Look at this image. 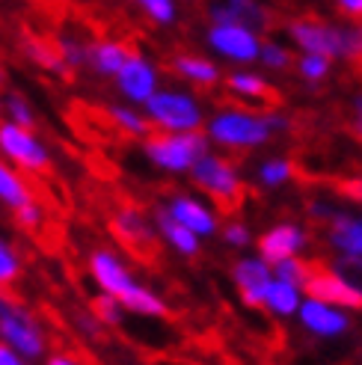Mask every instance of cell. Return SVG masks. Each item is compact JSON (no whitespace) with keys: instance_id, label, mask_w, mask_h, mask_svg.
I'll return each instance as SVG.
<instances>
[{"instance_id":"1","label":"cell","mask_w":362,"mask_h":365,"mask_svg":"<svg viewBox=\"0 0 362 365\" xmlns=\"http://www.w3.org/2000/svg\"><path fill=\"white\" fill-rule=\"evenodd\" d=\"M86 267H89V277H93L101 294L116 297L131 315H140V318H167L170 315L167 300L160 297L157 291H152L149 285H143L119 252L98 247L89 252Z\"/></svg>"},{"instance_id":"2","label":"cell","mask_w":362,"mask_h":365,"mask_svg":"<svg viewBox=\"0 0 362 365\" xmlns=\"http://www.w3.org/2000/svg\"><path fill=\"white\" fill-rule=\"evenodd\" d=\"M291 131V119L282 113H256L241 110V107H229V110H217L211 119H205V137L214 145H223L229 152H249L259 145L270 143L279 134Z\"/></svg>"},{"instance_id":"3","label":"cell","mask_w":362,"mask_h":365,"mask_svg":"<svg viewBox=\"0 0 362 365\" xmlns=\"http://www.w3.org/2000/svg\"><path fill=\"white\" fill-rule=\"evenodd\" d=\"M288 39L303 53H321L327 60H362V21L333 24L318 18H294Z\"/></svg>"},{"instance_id":"4","label":"cell","mask_w":362,"mask_h":365,"mask_svg":"<svg viewBox=\"0 0 362 365\" xmlns=\"http://www.w3.org/2000/svg\"><path fill=\"white\" fill-rule=\"evenodd\" d=\"M208 152L205 131H160L143 140V155L167 175H187L193 163Z\"/></svg>"},{"instance_id":"5","label":"cell","mask_w":362,"mask_h":365,"mask_svg":"<svg viewBox=\"0 0 362 365\" xmlns=\"http://www.w3.org/2000/svg\"><path fill=\"white\" fill-rule=\"evenodd\" d=\"M0 341L9 344L27 359H42L48 354V336L30 309L0 288Z\"/></svg>"},{"instance_id":"6","label":"cell","mask_w":362,"mask_h":365,"mask_svg":"<svg viewBox=\"0 0 362 365\" xmlns=\"http://www.w3.org/2000/svg\"><path fill=\"white\" fill-rule=\"evenodd\" d=\"M143 113L149 116L152 128L157 131H202L205 128V110L199 98H193L185 89H164L143 104Z\"/></svg>"},{"instance_id":"7","label":"cell","mask_w":362,"mask_h":365,"mask_svg":"<svg viewBox=\"0 0 362 365\" xmlns=\"http://www.w3.org/2000/svg\"><path fill=\"white\" fill-rule=\"evenodd\" d=\"M0 158L24 175H45L51 170L48 143L33 128H21L6 119H0Z\"/></svg>"},{"instance_id":"8","label":"cell","mask_w":362,"mask_h":365,"mask_svg":"<svg viewBox=\"0 0 362 365\" xmlns=\"http://www.w3.org/2000/svg\"><path fill=\"white\" fill-rule=\"evenodd\" d=\"M187 175H190V181L202 193H208L211 199H217V202H226V205L238 202V196L244 190V181H241L238 167H234L229 158L214 155L211 149L193 163V170Z\"/></svg>"},{"instance_id":"9","label":"cell","mask_w":362,"mask_h":365,"mask_svg":"<svg viewBox=\"0 0 362 365\" xmlns=\"http://www.w3.org/2000/svg\"><path fill=\"white\" fill-rule=\"evenodd\" d=\"M205 42L217 57H223L229 63H238V66L259 63V53H262V45H264L262 33L241 27V24H208Z\"/></svg>"},{"instance_id":"10","label":"cell","mask_w":362,"mask_h":365,"mask_svg":"<svg viewBox=\"0 0 362 365\" xmlns=\"http://www.w3.org/2000/svg\"><path fill=\"white\" fill-rule=\"evenodd\" d=\"M297 324L315 339H341L351 333L353 318H351V309H341L336 303L306 294V300L300 303V312H297Z\"/></svg>"},{"instance_id":"11","label":"cell","mask_w":362,"mask_h":365,"mask_svg":"<svg viewBox=\"0 0 362 365\" xmlns=\"http://www.w3.org/2000/svg\"><path fill=\"white\" fill-rule=\"evenodd\" d=\"M113 83H116L119 96L125 101L143 107L160 89V71H157V66L149 57H143V53L131 51L128 63L122 66V71L113 78Z\"/></svg>"},{"instance_id":"12","label":"cell","mask_w":362,"mask_h":365,"mask_svg":"<svg viewBox=\"0 0 362 365\" xmlns=\"http://www.w3.org/2000/svg\"><path fill=\"white\" fill-rule=\"evenodd\" d=\"M232 282L238 288V294L247 306L262 309L264 306V294L270 282H274V264L264 262L262 255H241L238 262L232 264Z\"/></svg>"},{"instance_id":"13","label":"cell","mask_w":362,"mask_h":365,"mask_svg":"<svg viewBox=\"0 0 362 365\" xmlns=\"http://www.w3.org/2000/svg\"><path fill=\"white\" fill-rule=\"evenodd\" d=\"M303 291L309 297L336 303L341 309H351V312L362 309V291L333 267L330 270H312L309 279H306V285H303Z\"/></svg>"},{"instance_id":"14","label":"cell","mask_w":362,"mask_h":365,"mask_svg":"<svg viewBox=\"0 0 362 365\" xmlns=\"http://www.w3.org/2000/svg\"><path fill=\"white\" fill-rule=\"evenodd\" d=\"M164 208L175 217V220L190 229L196 238H211V235L220 232V220H217V211L202 202V199H196V196H187V193H175L170 196Z\"/></svg>"},{"instance_id":"15","label":"cell","mask_w":362,"mask_h":365,"mask_svg":"<svg viewBox=\"0 0 362 365\" xmlns=\"http://www.w3.org/2000/svg\"><path fill=\"white\" fill-rule=\"evenodd\" d=\"M208 24H241L262 33L270 24V12L259 0H208Z\"/></svg>"},{"instance_id":"16","label":"cell","mask_w":362,"mask_h":365,"mask_svg":"<svg viewBox=\"0 0 362 365\" xmlns=\"http://www.w3.org/2000/svg\"><path fill=\"white\" fill-rule=\"evenodd\" d=\"M256 244H259L262 259L276 264L282 259L300 255L306 247H309V232H306L300 223H276V226H270Z\"/></svg>"},{"instance_id":"17","label":"cell","mask_w":362,"mask_h":365,"mask_svg":"<svg viewBox=\"0 0 362 365\" xmlns=\"http://www.w3.org/2000/svg\"><path fill=\"white\" fill-rule=\"evenodd\" d=\"M110 229H113L116 238H119L125 247H131V250H149V247L155 244V238H157L155 223H152L140 208H134V205H122V208L113 214Z\"/></svg>"},{"instance_id":"18","label":"cell","mask_w":362,"mask_h":365,"mask_svg":"<svg viewBox=\"0 0 362 365\" xmlns=\"http://www.w3.org/2000/svg\"><path fill=\"white\" fill-rule=\"evenodd\" d=\"M327 244L348 259H362V211H341L327 223Z\"/></svg>"},{"instance_id":"19","label":"cell","mask_w":362,"mask_h":365,"mask_svg":"<svg viewBox=\"0 0 362 365\" xmlns=\"http://www.w3.org/2000/svg\"><path fill=\"white\" fill-rule=\"evenodd\" d=\"M152 223H155L157 238L164 241L172 252L185 255V259H193V255H199V244H202V238H196V235H193L190 229L181 226V223L175 220V217H172L164 205H157V208H155Z\"/></svg>"},{"instance_id":"20","label":"cell","mask_w":362,"mask_h":365,"mask_svg":"<svg viewBox=\"0 0 362 365\" xmlns=\"http://www.w3.org/2000/svg\"><path fill=\"white\" fill-rule=\"evenodd\" d=\"M131 48L119 42V39H93L89 42V57H86V68L98 78H116L122 66L128 63Z\"/></svg>"},{"instance_id":"21","label":"cell","mask_w":362,"mask_h":365,"mask_svg":"<svg viewBox=\"0 0 362 365\" xmlns=\"http://www.w3.org/2000/svg\"><path fill=\"white\" fill-rule=\"evenodd\" d=\"M170 68L193 86H217L223 81V71L217 68V63L202 57V53H175L170 60Z\"/></svg>"},{"instance_id":"22","label":"cell","mask_w":362,"mask_h":365,"mask_svg":"<svg viewBox=\"0 0 362 365\" xmlns=\"http://www.w3.org/2000/svg\"><path fill=\"white\" fill-rule=\"evenodd\" d=\"M30 202H36V196H33V187H30L27 175L0 158V205L15 214V211H21Z\"/></svg>"},{"instance_id":"23","label":"cell","mask_w":362,"mask_h":365,"mask_svg":"<svg viewBox=\"0 0 362 365\" xmlns=\"http://www.w3.org/2000/svg\"><path fill=\"white\" fill-rule=\"evenodd\" d=\"M303 300H306L303 285H294V282H285V279L274 277V282H270L267 294H264L262 309H267V312L276 315V318H297Z\"/></svg>"},{"instance_id":"24","label":"cell","mask_w":362,"mask_h":365,"mask_svg":"<svg viewBox=\"0 0 362 365\" xmlns=\"http://www.w3.org/2000/svg\"><path fill=\"white\" fill-rule=\"evenodd\" d=\"M107 119H110L113 128H119V131L128 134V137L146 140L152 134V122L146 113H143V107H137V104H128V101L110 104L107 107Z\"/></svg>"},{"instance_id":"25","label":"cell","mask_w":362,"mask_h":365,"mask_svg":"<svg viewBox=\"0 0 362 365\" xmlns=\"http://www.w3.org/2000/svg\"><path fill=\"white\" fill-rule=\"evenodd\" d=\"M21 51H24V57H27L33 66H39L42 71H48V75L68 78V68H66V63L60 60L57 48H53L51 42L36 39V36H24V39H21Z\"/></svg>"},{"instance_id":"26","label":"cell","mask_w":362,"mask_h":365,"mask_svg":"<svg viewBox=\"0 0 362 365\" xmlns=\"http://www.w3.org/2000/svg\"><path fill=\"white\" fill-rule=\"evenodd\" d=\"M226 86H229L232 96L247 98V101H262V98L270 96V83L259 75V71H249V68L232 71V75L226 78Z\"/></svg>"},{"instance_id":"27","label":"cell","mask_w":362,"mask_h":365,"mask_svg":"<svg viewBox=\"0 0 362 365\" xmlns=\"http://www.w3.org/2000/svg\"><path fill=\"white\" fill-rule=\"evenodd\" d=\"M53 48H57L60 60L66 63L68 71H78V68H86V57H89V39H81L78 33H60L57 42H53Z\"/></svg>"},{"instance_id":"28","label":"cell","mask_w":362,"mask_h":365,"mask_svg":"<svg viewBox=\"0 0 362 365\" xmlns=\"http://www.w3.org/2000/svg\"><path fill=\"white\" fill-rule=\"evenodd\" d=\"M294 175H297V167H294L291 158H267V160L259 163V170H256V178H259L262 187H282Z\"/></svg>"},{"instance_id":"29","label":"cell","mask_w":362,"mask_h":365,"mask_svg":"<svg viewBox=\"0 0 362 365\" xmlns=\"http://www.w3.org/2000/svg\"><path fill=\"white\" fill-rule=\"evenodd\" d=\"M4 119L21 125V128H33V131H36V125H39L33 104L27 101V96L18 93V89H9V93H4Z\"/></svg>"},{"instance_id":"30","label":"cell","mask_w":362,"mask_h":365,"mask_svg":"<svg viewBox=\"0 0 362 365\" xmlns=\"http://www.w3.org/2000/svg\"><path fill=\"white\" fill-rule=\"evenodd\" d=\"M93 312H95V318L107 327V330H116V327H122L125 324V318H128V309H125L116 297H110V294H95V300H93Z\"/></svg>"},{"instance_id":"31","label":"cell","mask_w":362,"mask_h":365,"mask_svg":"<svg viewBox=\"0 0 362 365\" xmlns=\"http://www.w3.org/2000/svg\"><path fill=\"white\" fill-rule=\"evenodd\" d=\"M21 255H18V250L0 235V288H9L18 282V277H21Z\"/></svg>"},{"instance_id":"32","label":"cell","mask_w":362,"mask_h":365,"mask_svg":"<svg viewBox=\"0 0 362 365\" xmlns=\"http://www.w3.org/2000/svg\"><path fill=\"white\" fill-rule=\"evenodd\" d=\"M294 68H297V75H300L306 83H321L324 78L330 75L333 60L321 57V53H300L297 63H294Z\"/></svg>"},{"instance_id":"33","label":"cell","mask_w":362,"mask_h":365,"mask_svg":"<svg viewBox=\"0 0 362 365\" xmlns=\"http://www.w3.org/2000/svg\"><path fill=\"white\" fill-rule=\"evenodd\" d=\"M131 4H137L140 12L146 15L149 21L160 24V27H170L178 18V4L175 0H131Z\"/></svg>"},{"instance_id":"34","label":"cell","mask_w":362,"mask_h":365,"mask_svg":"<svg viewBox=\"0 0 362 365\" xmlns=\"http://www.w3.org/2000/svg\"><path fill=\"white\" fill-rule=\"evenodd\" d=\"M309 273H312V267L306 264L300 255H291V259H282V262L274 264V277L285 279V282H294V285H306Z\"/></svg>"},{"instance_id":"35","label":"cell","mask_w":362,"mask_h":365,"mask_svg":"<svg viewBox=\"0 0 362 365\" xmlns=\"http://www.w3.org/2000/svg\"><path fill=\"white\" fill-rule=\"evenodd\" d=\"M259 63H262L264 68H270V71H285L288 66L294 63V57H291V51H288L285 45H279V42H264V45H262V53H259Z\"/></svg>"},{"instance_id":"36","label":"cell","mask_w":362,"mask_h":365,"mask_svg":"<svg viewBox=\"0 0 362 365\" xmlns=\"http://www.w3.org/2000/svg\"><path fill=\"white\" fill-rule=\"evenodd\" d=\"M75 330L86 339V341H101L104 339V330L107 327L95 318V312L89 309V312H75Z\"/></svg>"},{"instance_id":"37","label":"cell","mask_w":362,"mask_h":365,"mask_svg":"<svg viewBox=\"0 0 362 365\" xmlns=\"http://www.w3.org/2000/svg\"><path fill=\"white\" fill-rule=\"evenodd\" d=\"M223 241H226L232 250H247V247L252 244V232H249V226L241 223V220H229V223H223Z\"/></svg>"},{"instance_id":"38","label":"cell","mask_w":362,"mask_h":365,"mask_svg":"<svg viewBox=\"0 0 362 365\" xmlns=\"http://www.w3.org/2000/svg\"><path fill=\"white\" fill-rule=\"evenodd\" d=\"M12 217H15V223L21 226V229L36 232V229H42V223H45V208H42L39 202H30V205H24L21 211H15Z\"/></svg>"},{"instance_id":"39","label":"cell","mask_w":362,"mask_h":365,"mask_svg":"<svg viewBox=\"0 0 362 365\" xmlns=\"http://www.w3.org/2000/svg\"><path fill=\"white\" fill-rule=\"evenodd\" d=\"M341 211H345V208L330 202V199H324V196H318V199H312V202H309V217H315V220H321V223H330L333 217H338Z\"/></svg>"},{"instance_id":"40","label":"cell","mask_w":362,"mask_h":365,"mask_svg":"<svg viewBox=\"0 0 362 365\" xmlns=\"http://www.w3.org/2000/svg\"><path fill=\"white\" fill-rule=\"evenodd\" d=\"M0 365H33V359L21 356L18 351H12L9 344H4V341H0Z\"/></svg>"},{"instance_id":"41","label":"cell","mask_w":362,"mask_h":365,"mask_svg":"<svg viewBox=\"0 0 362 365\" xmlns=\"http://www.w3.org/2000/svg\"><path fill=\"white\" fill-rule=\"evenodd\" d=\"M341 15H348L351 21H362V0H336Z\"/></svg>"},{"instance_id":"42","label":"cell","mask_w":362,"mask_h":365,"mask_svg":"<svg viewBox=\"0 0 362 365\" xmlns=\"http://www.w3.org/2000/svg\"><path fill=\"white\" fill-rule=\"evenodd\" d=\"M45 365H83L78 356H71V354H51Z\"/></svg>"},{"instance_id":"43","label":"cell","mask_w":362,"mask_h":365,"mask_svg":"<svg viewBox=\"0 0 362 365\" xmlns=\"http://www.w3.org/2000/svg\"><path fill=\"white\" fill-rule=\"evenodd\" d=\"M4 83H6V66L0 63V89H4Z\"/></svg>"},{"instance_id":"44","label":"cell","mask_w":362,"mask_h":365,"mask_svg":"<svg viewBox=\"0 0 362 365\" xmlns=\"http://www.w3.org/2000/svg\"><path fill=\"white\" fill-rule=\"evenodd\" d=\"M0 119H4V93H0Z\"/></svg>"},{"instance_id":"45","label":"cell","mask_w":362,"mask_h":365,"mask_svg":"<svg viewBox=\"0 0 362 365\" xmlns=\"http://www.w3.org/2000/svg\"><path fill=\"white\" fill-rule=\"evenodd\" d=\"M185 4H187V0H185Z\"/></svg>"}]
</instances>
